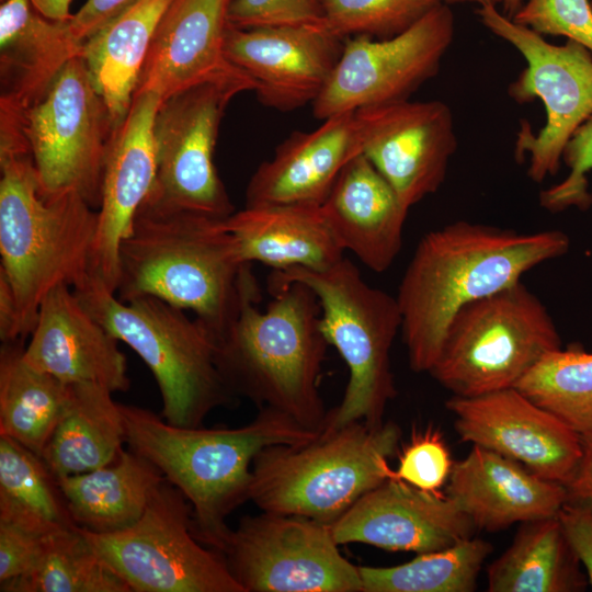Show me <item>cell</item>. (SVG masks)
Returning <instances> with one entry per match:
<instances>
[{
    "mask_svg": "<svg viewBox=\"0 0 592 592\" xmlns=\"http://www.w3.org/2000/svg\"><path fill=\"white\" fill-rule=\"evenodd\" d=\"M446 493L476 530L497 532L512 524L556 516L568 500L566 486L547 480L522 464L473 445L454 463Z\"/></svg>",
    "mask_w": 592,
    "mask_h": 592,
    "instance_id": "603a6c76",
    "label": "cell"
},
{
    "mask_svg": "<svg viewBox=\"0 0 592 592\" xmlns=\"http://www.w3.org/2000/svg\"><path fill=\"white\" fill-rule=\"evenodd\" d=\"M511 19L540 35L565 36L592 52L589 0H527Z\"/></svg>",
    "mask_w": 592,
    "mask_h": 592,
    "instance_id": "f35d334b",
    "label": "cell"
},
{
    "mask_svg": "<svg viewBox=\"0 0 592 592\" xmlns=\"http://www.w3.org/2000/svg\"><path fill=\"white\" fill-rule=\"evenodd\" d=\"M400 439L394 422H353L322 429L307 442L269 446L253 460L250 501L261 511L331 525L365 493L396 478L389 459Z\"/></svg>",
    "mask_w": 592,
    "mask_h": 592,
    "instance_id": "8992f818",
    "label": "cell"
},
{
    "mask_svg": "<svg viewBox=\"0 0 592 592\" xmlns=\"http://www.w3.org/2000/svg\"><path fill=\"white\" fill-rule=\"evenodd\" d=\"M327 26L342 38L396 36L442 0H319Z\"/></svg>",
    "mask_w": 592,
    "mask_h": 592,
    "instance_id": "8d00e7d4",
    "label": "cell"
},
{
    "mask_svg": "<svg viewBox=\"0 0 592 592\" xmlns=\"http://www.w3.org/2000/svg\"><path fill=\"white\" fill-rule=\"evenodd\" d=\"M0 522L41 536L76 527L41 456L0 435Z\"/></svg>",
    "mask_w": 592,
    "mask_h": 592,
    "instance_id": "d6a6232c",
    "label": "cell"
},
{
    "mask_svg": "<svg viewBox=\"0 0 592 592\" xmlns=\"http://www.w3.org/2000/svg\"><path fill=\"white\" fill-rule=\"evenodd\" d=\"M0 272L16 301L21 337L31 335L45 296L89 272L99 213L73 191L41 193L20 123L0 117Z\"/></svg>",
    "mask_w": 592,
    "mask_h": 592,
    "instance_id": "3957f363",
    "label": "cell"
},
{
    "mask_svg": "<svg viewBox=\"0 0 592 592\" xmlns=\"http://www.w3.org/2000/svg\"><path fill=\"white\" fill-rule=\"evenodd\" d=\"M272 295L264 311L257 308L259 297L244 301L216 341L217 368L235 398L278 410L319 432L328 413L318 386L329 345L319 300L298 282Z\"/></svg>",
    "mask_w": 592,
    "mask_h": 592,
    "instance_id": "5b68a950",
    "label": "cell"
},
{
    "mask_svg": "<svg viewBox=\"0 0 592 592\" xmlns=\"http://www.w3.org/2000/svg\"><path fill=\"white\" fill-rule=\"evenodd\" d=\"M244 592H363L358 566L322 522L262 511L243 516L219 551Z\"/></svg>",
    "mask_w": 592,
    "mask_h": 592,
    "instance_id": "5bb4252c",
    "label": "cell"
},
{
    "mask_svg": "<svg viewBox=\"0 0 592 592\" xmlns=\"http://www.w3.org/2000/svg\"><path fill=\"white\" fill-rule=\"evenodd\" d=\"M171 0H137L82 42L80 55L114 124L125 119L159 21Z\"/></svg>",
    "mask_w": 592,
    "mask_h": 592,
    "instance_id": "83f0119b",
    "label": "cell"
},
{
    "mask_svg": "<svg viewBox=\"0 0 592 592\" xmlns=\"http://www.w3.org/2000/svg\"><path fill=\"white\" fill-rule=\"evenodd\" d=\"M361 152L355 111L332 115L312 132L293 133L250 178L246 206L321 205L342 169Z\"/></svg>",
    "mask_w": 592,
    "mask_h": 592,
    "instance_id": "7402d4cb",
    "label": "cell"
},
{
    "mask_svg": "<svg viewBox=\"0 0 592 592\" xmlns=\"http://www.w3.org/2000/svg\"><path fill=\"white\" fill-rule=\"evenodd\" d=\"M121 408L129 448L185 496L195 537L217 551L231 531L228 516L250 500L257 455L272 445L307 442L318 433L269 407L235 429L183 428L146 408L122 403Z\"/></svg>",
    "mask_w": 592,
    "mask_h": 592,
    "instance_id": "277c9868",
    "label": "cell"
},
{
    "mask_svg": "<svg viewBox=\"0 0 592 592\" xmlns=\"http://www.w3.org/2000/svg\"><path fill=\"white\" fill-rule=\"evenodd\" d=\"M118 340L84 308L67 284L42 300L24 360L60 382L94 384L112 392L130 387Z\"/></svg>",
    "mask_w": 592,
    "mask_h": 592,
    "instance_id": "44dd1931",
    "label": "cell"
},
{
    "mask_svg": "<svg viewBox=\"0 0 592 592\" xmlns=\"http://www.w3.org/2000/svg\"><path fill=\"white\" fill-rule=\"evenodd\" d=\"M583 451L572 480L566 486L568 500L592 504V434L583 436Z\"/></svg>",
    "mask_w": 592,
    "mask_h": 592,
    "instance_id": "f6af8a7d",
    "label": "cell"
},
{
    "mask_svg": "<svg viewBox=\"0 0 592 592\" xmlns=\"http://www.w3.org/2000/svg\"><path fill=\"white\" fill-rule=\"evenodd\" d=\"M321 209L344 251L374 272L389 269L401 250L409 209L366 156L345 164Z\"/></svg>",
    "mask_w": 592,
    "mask_h": 592,
    "instance_id": "cb8c5ba5",
    "label": "cell"
},
{
    "mask_svg": "<svg viewBox=\"0 0 592 592\" xmlns=\"http://www.w3.org/2000/svg\"><path fill=\"white\" fill-rule=\"evenodd\" d=\"M557 517L592 588V504L567 500Z\"/></svg>",
    "mask_w": 592,
    "mask_h": 592,
    "instance_id": "7bdbcfd3",
    "label": "cell"
},
{
    "mask_svg": "<svg viewBox=\"0 0 592 592\" xmlns=\"http://www.w3.org/2000/svg\"><path fill=\"white\" fill-rule=\"evenodd\" d=\"M94 384L70 385L66 410L41 457L56 479L112 464L126 443L121 403Z\"/></svg>",
    "mask_w": 592,
    "mask_h": 592,
    "instance_id": "f546056e",
    "label": "cell"
},
{
    "mask_svg": "<svg viewBox=\"0 0 592 592\" xmlns=\"http://www.w3.org/2000/svg\"><path fill=\"white\" fill-rule=\"evenodd\" d=\"M323 21L319 0H232L228 23L238 29L287 26Z\"/></svg>",
    "mask_w": 592,
    "mask_h": 592,
    "instance_id": "60d3db41",
    "label": "cell"
},
{
    "mask_svg": "<svg viewBox=\"0 0 592 592\" xmlns=\"http://www.w3.org/2000/svg\"><path fill=\"white\" fill-rule=\"evenodd\" d=\"M14 110L41 193L73 191L99 209L105 157L117 126L81 55L66 64L37 102Z\"/></svg>",
    "mask_w": 592,
    "mask_h": 592,
    "instance_id": "4fadbf2b",
    "label": "cell"
},
{
    "mask_svg": "<svg viewBox=\"0 0 592 592\" xmlns=\"http://www.w3.org/2000/svg\"><path fill=\"white\" fill-rule=\"evenodd\" d=\"M240 258L273 270H326L344 258L321 205L273 204L244 206L225 219Z\"/></svg>",
    "mask_w": 592,
    "mask_h": 592,
    "instance_id": "4316f807",
    "label": "cell"
},
{
    "mask_svg": "<svg viewBox=\"0 0 592 592\" xmlns=\"http://www.w3.org/2000/svg\"><path fill=\"white\" fill-rule=\"evenodd\" d=\"M295 282L316 294L325 337L349 369L341 403L327 413L322 429L382 424L386 406L397 394L390 365V350L401 329L396 297L367 284L346 258L320 271L273 270L269 291L274 294Z\"/></svg>",
    "mask_w": 592,
    "mask_h": 592,
    "instance_id": "ba28073f",
    "label": "cell"
},
{
    "mask_svg": "<svg viewBox=\"0 0 592 592\" xmlns=\"http://www.w3.org/2000/svg\"><path fill=\"white\" fill-rule=\"evenodd\" d=\"M344 41L325 21L254 29L228 24L224 55L251 78L262 104L292 111L316 101L339 61Z\"/></svg>",
    "mask_w": 592,
    "mask_h": 592,
    "instance_id": "ac0fdd59",
    "label": "cell"
},
{
    "mask_svg": "<svg viewBox=\"0 0 592 592\" xmlns=\"http://www.w3.org/2000/svg\"><path fill=\"white\" fill-rule=\"evenodd\" d=\"M587 584L557 515L521 523L487 571L490 592H573Z\"/></svg>",
    "mask_w": 592,
    "mask_h": 592,
    "instance_id": "4dcf8cb0",
    "label": "cell"
},
{
    "mask_svg": "<svg viewBox=\"0 0 592 592\" xmlns=\"http://www.w3.org/2000/svg\"><path fill=\"white\" fill-rule=\"evenodd\" d=\"M251 264L241 260L225 219L140 205L119 244L115 294L191 310L217 341L244 301L260 297Z\"/></svg>",
    "mask_w": 592,
    "mask_h": 592,
    "instance_id": "7a4b0ae2",
    "label": "cell"
},
{
    "mask_svg": "<svg viewBox=\"0 0 592 592\" xmlns=\"http://www.w3.org/2000/svg\"><path fill=\"white\" fill-rule=\"evenodd\" d=\"M0 340L1 343L23 340L20 318L13 291L5 276L0 272Z\"/></svg>",
    "mask_w": 592,
    "mask_h": 592,
    "instance_id": "bcb514c9",
    "label": "cell"
},
{
    "mask_svg": "<svg viewBox=\"0 0 592 592\" xmlns=\"http://www.w3.org/2000/svg\"><path fill=\"white\" fill-rule=\"evenodd\" d=\"M37 12L55 21H68L71 0H30Z\"/></svg>",
    "mask_w": 592,
    "mask_h": 592,
    "instance_id": "7dc6e473",
    "label": "cell"
},
{
    "mask_svg": "<svg viewBox=\"0 0 592 592\" xmlns=\"http://www.w3.org/2000/svg\"><path fill=\"white\" fill-rule=\"evenodd\" d=\"M491 551L489 542L470 537L402 565L358 566L363 592H471Z\"/></svg>",
    "mask_w": 592,
    "mask_h": 592,
    "instance_id": "e575fe53",
    "label": "cell"
},
{
    "mask_svg": "<svg viewBox=\"0 0 592 592\" xmlns=\"http://www.w3.org/2000/svg\"><path fill=\"white\" fill-rule=\"evenodd\" d=\"M331 531L339 545L365 544L389 551L441 550L473 537L475 525L447 493L390 478L365 493Z\"/></svg>",
    "mask_w": 592,
    "mask_h": 592,
    "instance_id": "d6986e66",
    "label": "cell"
},
{
    "mask_svg": "<svg viewBox=\"0 0 592 592\" xmlns=\"http://www.w3.org/2000/svg\"><path fill=\"white\" fill-rule=\"evenodd\" d=\"M22 340L1 343L0 435L41 456L60 421L70 385L31 366Z\"/></svg>",
    "mask_w": 592,
    "mask_h": 592,
    "instance_id": "1f68e13d",
    "label": "cell"
},
{
    "mask_svg": "<svg viewBox=\"0 0 592 592\" xmlns=\"http://www.w3.org/2000/svg\"><path fill=\"white\" fill-rule=\"evenodd\" d=\"M397 455L395 477L418 489L440 493L449 479L454 463L437 429L413 431Z\"/></svg>",
    "mask_w": 592,
    "mask_h": 592,
    "instance_id": "74e56055",
    "label": "cell"
},
{
    "mask_svg": "<svg viewBox=\"0 0 592 592\" xmlns=\"http://www.w3.org/2000/svg\"><path fill=\"white\" fill-rule=\"evenodd\" d=\"M591 5H592V0H591Z\"/></svg>",
    "mask_w": 592,
    "mask_h": 592,
    "instance_id": "f907efd6",
    "label": "cell"
},
{
    "mask_svg": "<svg viewBox=\"0 0 592 592\" xmlns=\"http://www.w3.org/2000/svg\"><path fill=\"white\" fill-rule=\"evenodd\" d=\"M442 2L448 4V3H463V2H471V3H477L480 5H485V4H491V5H497L498 4H502L503 0H442Z\"/></svg>",
    "mask_w": 592,
    "mask_h": 592,
    "instance_id": "681fc988",
    "label": "cell"
},
{
    "mask_svg": "<svg viewBox=\"0 0 592 592\" xmlns=\"http://www.w3.org/2000/svg\"><path fill=\"white\" fill-rule=\"evenodd\" d=\"M1 592H130L79 527L46 535L32 568L0 583Z\"/></svg>",
    "mask_w": 592,
    "mask_h": 592,
    "instance_id": "836d02e7",
    "label": "cell"
},
{
    "mask_svg": "<svg viewBox=\"0 0 592 592\" xmlns=\"http://www.w3.org/2000/svg\"><path fill=\"white\" fill-rule=\"evenodd\" d=\"M253 90L251 78L228 64L161 100L153 122L157 175L141 205L219 219L236 212L218 175L214 151L230 100Z\"/></svg>",
    "mask_w": 592,
    "mask_h": 592,
    "instance_id": "30bf717a",
    "label": "cell"
},
{
    "mask_svg": "<svg viewBox=\"0 0 592 592\" xmlns=\"http://www.w3.org/2000/svg\"><path fill=\"white\" fill-rule=\"evenodd\" d=\"M79 530L130 591L244 592L223 555L195 537L192 505L167 479L132 526L107 534Z\"/></svg>",
    "mask_w": 592,
    "mask_h": 592,
    "instance_id": "7c38bea8",
    "label": "cell"
},
{
    "mask_svg": "<svg viewBox=\"0 0 592 592\" xmlns=\"http://www.w3.org/2000/svg\"><path fill=\"white\" fill-rule=\"evenodd\" d=\"M73 292L90 315L150 369L166 421L198 428L213 410L234 403L216 365L215 338L196 318L151 296L122 301L91 272Z\"/></svg>",
    "mask_w": 592,
    "mask_h": 592,
    "instance_id": "52a82bcc",
    "label": "cell"
},
{
    "mask_svg": "<svg viewBox=\"0 0 592 592\" xmlns=\"http://www.w3.org/2000/svg\"><path fill=\"white\" fill-rule=\"evenodd\" d=\"M81 47L68 21L44 16L30 0H1L0 104L22 110L37 102Z\"/></svg>",
    "mask_w": 592,
    "mask_h": 592,
    "instance_id": "484cf974",
    "label": "cell"
},
{
    "mask_svg": "<svg viewBox=\"0 0 592 592\" xmlns=\"http://www.w3.org/2000/svg\"><path fill=\"white\" fill-rule=\"evenodd\" d=\"M455 34L454 15L442 2L405 32L389 38L348 37L322 92L315 117L409 100L435 77Z\"/></svg>",
    "mask_w": 592,
    "mask_h": 592,
    "instance_id": "9a60e30c",
    "label": "cell"
},
{
    "mask_svg": "<svg viewBox=\"0 0 592 592\" xmlns=\"http://www.w3.org/2000/svg\"><path fill=\"white\" fill-rule=\"evenodd\" d=\"M137 0H87L72 14L68 24L73 36L83 42L105 23L122 13Z\"/></svg>",
    "mask_w": 592,
    "mask_h": 592,
    "instance_id": "ee69618b",
    "label": "cell"
},
{
    "mask_svg": "<svg viewBox=\"0 0 592 592\" xmlns=\"http://www.w3.org/2000/svg\"><path fill=\"white\" fill-rule=\"evenodd\" d=\"M562 161L569 173L561 182L540 193L542 207L554 213L570 207L589 208L592 204V194L589 191L587 174L592 170V116L567 143Z\"/></svg>",
    "mask_w": 592,
    "mask_h": 592,
    "instance_id": "ab89813d",
    "label": "cell"
},
{
    "mask_svg": "<svg viewBox=\"0 0 592 592\" xmlns=\"http://www.w3.org/2000/svg\"><path fill=\"white\" fill-rule=\"evenodd\" d=\"M164 479L153 464L129 448L110 465L57 482L75 524L107 534L136 523Z\"/></svg>",
    "mask_w": 592,
    "mask_h": 592,
    "instance_id": "f1b7e54d",
    "label": "cell"
},
{
    "mask_svg": "<svg viewBox=\"0 0 592 592\" xmlns=\"http://www.w3.org/2000/svg\"><path fill=\"white\" fill-rule=\"evenodd\" d=\"M569 248L560 230L519 232L467 220L425 234L396 296L410 368L431 371L448 323L464 305L521 281Z\"/></svg>",
    "mask_w": 592,
    "mask_h": 592,
    "instance_id": "6da1fadb",
    "label": "cell"
},
{
    "mask_svg": "<svg viewBox=\"0 0 592 592\" xmlns=\"http://www.w3.org/2000/svg\"><path fill=\"white\" fill-rule=\"evenodd\" d=\"M515 388L582 437L592 434V352L581 345L547 353Z\"/></svg>",
    "mask_w": 592,
    "mask_h": 592,
    "instance_id": "d590c367",
    "label": "cell"
},
{
    "mask_svg": "<svg viewBox=\"0 0 592 592\" xmlns=\"http://www.w3.org/2000/svg\"><path fill=\"white\" fill-rule=\"evenodd\" d=\"M560 348L546 306L519 281L457 310L429 373L453 396L475 397L515 387Z\"/></svg>",
    "mask_w": 592,
    "mask_h": 592,
    "instance_id": "9c48e42d",
    "label": "cell"
},
{
    "mask_svg": "<svg viewBox=\"0 0 592 592\" xmlns=\"http://www.w3.org/2000/svg\"><path fill=\"white\" fill-rule=\"evenodd\" d=\"M362 153L410 209L443 184L457 148L452 111L440 100L355 111Z\"/></svg>",
    "mask_w": 592,
    "mask_h": 592,
    "instance_id": "2e32d148",
    "label": "cell"
},
{
    "mask_svg": "<svg viewBox=\"0 0 592 592\" xmlns=\"http://www.w3.org/2000/svg\"><path fill=\"white\" fill-rule=\"evenodd\" d=\"M44 537L0 522V583L19 578L32 568Z\"/></svg>",
    "mask_w": 592,
    "mask_h": 592,
    "instance_id": "b9f144b4",
    "label": "cell"
},
{
    "mask_svg": "<svg viewBox=\"0 0 592 592\" xmlns=\"http://www.w3.org/2000/svg\"><path fill=\"white\" fill-rule=\"evenodd\" d=\"M522 0H503L502 8H503V14H505L508 18H512L516 11L521 8Z\"/></svg>",
    "mask_w": 592,
    "mask_h": 592,
    "instance_id": "c3c4849f",
    "label": "cell"
},
{
    "mask_svg": "<svg viewBox=\"0 0 592 592\" xmlns=\"http://www.w3.org/2000/svg\"><path fill=\"white\" fill-rule=\"evenodd\" d=\"M445 406L460 441L513 459L547 480L563 486L572 480L582 457V436L515 387L452 396Z\"/></svg>",
    "mask_w": 592,
    "mask_h": 592,
    "instance_id": "e0dca14e",
    "label": "cell"
},
{
    "mask_svg": "<svg viewBox=\"0 0 592 592\" xmlns=\"http://www.w3.org/2000/svg\"><path fill=\"white\" fill-rule=\"evenodd\" d=\"M476 13L483 26L511 44L526 62L509 86V96L517 103L539 99L544 104L545 125L534 133L523 121L514 150L519 161L527 158L528 178L540 183L558 172L567 143L592 116V52L572 39L551 44L497 5H480Z\"/></svg>",
    "mask_w": 592,
    "mask_h": 592,
    "instance_id": "8fae6325",
    "label": "cell"
},
{
    "mask_svg": "<svg viewBox=\"0 0 592 592\" xmlns=\"http://www.w3.org/2000/svg\"><path fill=\"white\" fill-rule=\"evenodd\" d=\"M232 0H171L155 32L136 93L162 99L210 77L229 62L224 55Z\"/></svg>",
    "mask_w": 592,
    "mask_h": 592,
    "instance_id": "d4e9b609",
    "label": "cell"
},
{
    "mask_svg": "<svg viewBox=\"0 0 592 592\" xmlns=\"http://www.w3.org/2000/svg\"><path fill=\"white\" fill-rule=\"evenodd\" d=\"M161 100L158 93L150 91L134 95L105 157L90 272L101 277L114 293L119 244L129 234L135 215L157 175L153 122Z\"/></svg>",
    "mask_w": 592,
    "mask_h": 592,
    "instance_id": "ffe728a7",
    "label": "cell"
}]
</instances>
